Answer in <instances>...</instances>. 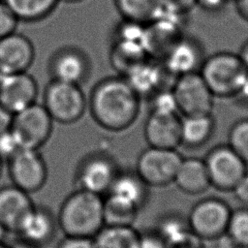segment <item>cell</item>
<instances>
[{
  "label": "cell",
  "mask_w": 248,
  "mask_h": 248,
  "mask_svg": "<svg viewBox=\"0 0 248 248\" xmlns=\"http://www.w3.org/2000/svg\"><path fill=\"white\" fill-rule=\"evenodd\" d=\"M140 98L123 77H110L99 81L90 96L94 120L104 129L120 132L138 118Z\"/></svg>",
  "instance_id": "obj_1"
},
{
  "label": "cell",
  "mask_w": 248,
  "mask_h": 248,
  "mask_svg": "<svg viewBox=\"0 0 248 248\" xmlns=\"http://www.w3.org/2000/svg\"><path fill=\"white\" fill-rule=\"evenodd\" d=\"M104 197L83 189H76L62 202L57 218L65 235L93 238L105 226Z\"/></svg>",
  "instance_id": "obj_2"
},
{
  "label": "cell",
  "mask_w": 248,
  "mask_h": 248,
  "mask_svg": "<svg viewBox=\"0 0 248 248\" xmlns=\"http://www.w3.org/2000/svg\"><path fill=\"white\" fill-rule=\"evenodd\" d=\"M199 73L214 97L233 98L247 70L238 53L219 51L204 58Z\"/></svg>",
  "instance_id": "obj_3"
},
{
  "label": "cell",
  "mask_w": 248,
  "mask_h": 248,
  "mask_svg": "<svg viewBox=\"0 0 248 248\" xmlns=\"http://www.w3.org/2000/svg\"><path fill=\"white\" fill-rule=\"evenodd\" d=\"M43 105L53 121L71 124L82 117L87 101L79 84L52 79L46 87Z\"/></svg>",
  "instance_id": "obj_4"
},
{
  "label": "cell",
  "mask_w": 248,
  "mask_h": 248,
  "mask_svg": "<svg viewBox=\"0 0 248 248\" xmlns=\"http://www.w3.org/2000/svg\"><path fill=\"white\" fill-rule=\"evenodd\" d=\"M232 210L220 198L202 199L190 210L187 218L189 230L201 240L219 239L226 234Z\"/></svg>",
  "instance_id": "obj_5"
},
{
  "label": "cell",
  "mask_w": 248,
  "mask_h": 248,
  "mask_svg": "<svg viewBox=\"0 0 248 248\" xmlns=\"http://www.w3.org/2000/svg\"><path fill=\"white\" fill-rule=\"evenodd\" d=\"M52 124L44 105L35 102L14 114L10 130L20 148L39 149L49 139Z\"/></svg>",
  "instance_id": "obj_6"
},
{
  "label": "cell",
  "mask_w": 248,
  "mask_h": 248,
  "mask_svg": "<svg viewBox=\"0 0 248 248\" xmlns=\"http://www.w3.org/2000/svg\"><path fill=\"white\" fill-rule=\"evenodd\" d=\"M182 159L176 149L148 146L139 155L135 170L148 186L163 187L173 182Z\"/></svg>",
  "instance_id": "obj_7"
},
{
  "label": "cell",
  "mask_w": 248,
  "mask_h": 248,
  "mask_svg": "<svg viewBox=\"0 0 248 248\" xmlns=\"http://www.w3.org/2000/svg\"><path fill=\"white\" fill-rule=\"evenodd\" d=\"M203 161L210 185L223 192H232L248 172V165L228 144L211 148Z\"/></svg>",
  "instance_id": "obj_8"
},
{
  "label": "cell",
  "mask_w": 248,
  "mask_h": 248,
  "mask_svg": "<svg viewBox=\"0 0 248 248\" xmlns=\"http://www.w3.org/2000/svg\"><path fill=\"white\" fill-rule=\"evenodd\" d=\"M119 170L116 161L111 156L99 152L88 154L77 166V188L103 196L109 191Z\"/></svg>",
  "instance_id": "obj_9"
},
{
  "label": "cell",
  "mask_w": 248,
  "mask_h": 248,
  "mask_svg": "<svg viewBox=\"0 0 248 248\" xmlns=\"http://www.w3.org/2000/svg\"><path fill=\"white\" fill-rule=\"evenodd\" d=\"M171 89L183 116L212 113L215 97L199 72L175 78Z\"/></svg>",
  "instance_id": "obj_10"
},
{
  "label": "cell",
  "mask_w": 248,
  "mask_h": 248,
  "mask_svg": "<svg viewBox=\"0 0 248 248\" xmlns=\"http://www.w3.org/2000/svg\"><path fill=\"white\" fill-rule=\"evenodd\" d=\"M12 184L31 194L41 190L47 179V167L39 149L19 148L8 161Z\"/></svg>",
  "instance_id": "obj_11"
},
{
  "label": "cell",
  "mask_w": 248,
  "mask_h": 248,
  "mask_svg": "<svg viewBox=\"0 0 248 248\" xmlns=\"http://www.w3.org/2000/svg\"><path fill=\"white\" fill-rule=\"evenodd\" d=\"M203 48L200 41L183 34L166 52L161 62L174 78L199 72L203 60Z\"/></svg>",
  "instance_id": "obj_12"
},
{
  "label": "cell",
  "mask_w": 248,
  "mask_h": 248,
  "mask_svg": "<svg viewBox=\"0 0 248 248\" xmlns=\"http://www.w3.org/2000/svg\"><path fill=\"white\" fill-rule=\"evenodd\" d=\"M38 85L27 72L0 75V105L13 114L36 102Z\"/></svg>",
  "instance_id": "obj_13"
},
{
  "label": "cell",
  "mask_w": 248,
  "mask_h": 248,
  "mask_svg": "<svg viewBox=\"0 0 248 248\" xmlns=\"http://www.w3.org/2000/svg\"><path fill=\"white\" fill-rule=\"evenodd\" d=\"M123 78L133 90L141 97H150L158 90L169 86V81H174L160 60L146 58L133 67Z\"/></svg>",
  "instance_id": "obj_14"
},
{
  "label": "cell",
  "mask_w": 248,
  "mask_h": 248,
  "mask_svg": "<svg viewBox=\"0 0 248 248\" xmlns=\"http://www.w3.org/2000/svg\"><path fill=\"white\" fill-rule=\"evenodd\" d=\"M32 42L14 32L0 39V75L27 72L34 61Z\"/></svg>",
  "instance_id": "obj_15"
},
{
  "label": "cell",
  "mask_w": 248,
  "mask_h": 248,
  "mask_svg": "<svg viewBox=\"0 0 248 248\" xmlns=\"http://www.w3.org/2000/svg\"><path fill=\"white\" fill-rule=\"evenodd\" d=\"M34 206L29 193L14 184L0 187V222L7 232L17 233Z\"/></svg>",
  "instance_id": "obj_16"
},
{
  "label": "cell",
  "mask_w": 248,
  "mask_h": 248,
  "mask_svg": "<svg viewBox=\"0 0 248 248\" xmlns=\"http://www.w3.org/2000/svg\"><path fill=\"white\" fill-rule=\"evenodd\" d=\"M143 133L148 146L176 149L181 144V118L179 114L150 112Z\"/></svg>",
  "instance_id": "obj_17"
},
{
  "label": "cell",
  "mask_w": 248,
  "mask_h": 248,
  "mask_svg": "<svg viewBox=\"0 0 248 248\" xmlns=\"http://www.w3.org/2000/svg\"><path fill=\"white\" fill-rule=\"evenodd\" d=\"M57 228L56 216L47 207L35 204L16 234L18 237L43 248L52 241Z\"/></svg>",
  "instance_id": "obj_18"
},
{
  "label": "cell",
  "mask_w": 248,
  "mask_h": 248,
  "mask_svg": "<svg viewBox=\"0 0 248 248\" xmlns=\"http://www.w3.org/2000/svg\"><path fill=\"white\" fill-rule=\"evenodd\" d=\"M49 68L53 79L79 84L88 75L89 64L81 51L66 47L54 54Z\"/></svg>",
  "instance_id": "obj_19"
},
{
  "label": "cell",
  "mask_w": 248,
  "mask_h": 248,
  "mask_svg": "<svg viewBox=\"0 0 248 248\" xmlns=\"http://www.w3.org/2000/svg\"><path fill=\"white\" fill-rule=\"evenodd\" d=\"M173 183L181 192L188 195L204 193L211 185L203 159L183 158L175 173Z\"/></svg>",
  "instance_id": "obj_20"
},
{
  "label": "cell",
  "mask_w": 248,
  "mask_h": 248,
  "mask_svg": "<svg viewBox=\"0 0 248 248\" xmlns=\"http://www.w3.org/2000/svg\"><path fill=\"white\" fill-rule=\"evenodd\" d=\"M148 187L136 170H119L108 193L118 196L140 209L148 200Z\"/></svg>",
  "instance_id": "obj_21"
},
{
  "label": "cell",
  "mask_w": 248,
  "mask_h": 248,
  "mask_svg": "<svg viewBox=\"0 0 248 248\" xmlns=\"http://www.w3.org/2000/svg\"><path fill=\"white\" fill-rule=\"evenodd\" d=\"M214 128L211 113L185 115L181 118V144L190 148L201 147L211 139Z\"/></svg>",
  "instance_id": "obj_22"
},
{
  "label": "cell",
  "mask_w": 248,
  "mask_h": 248,
  "mask_svg": "<svg viewBox=\"0 0 248 248\" xmlns=\"http://www.w3.org/2000/svg\"><path fill=\"white\" fill-rule=\"evenodd\" d=\"M140 232L134 226L105 225L93 237L94 248H138Z\"/></svg>",
  "instance_id": "obj_23"
},
{
  "label": "cell",
  "mask_w": 248,
  "mask_h": 248,
  "mask_svg": "<svg viewBox=\"0 0 248 248\" xmlns=\"http://www.w3.org/2000/svg\"><path fill=\"white\" fill-rule=\"evenodd\" d=\"M149 56L142 45L114 40L110 50V62L122 77L133 67Z\"/></svg>",
  "instance_id": "obj_24"
},
{
  "label": "cell",
  "mask_w": 248,
  "mask_h": 248,
  "mask_svg": "<svg viewBox=\"0 0 248 248\" xmlns=\"http://www.w3.org/2000/svg\"><path fill=\"white\" fill-rule=\"evenodd\" d=\"M139 208L130 202L108 193L104 198V223L107 226H133Z\"/></svg>",
  "instance_id": "obj_25"
},
{
  "label": "cell",
  "mask_w": 248,
  "mask_h": 248,
  "mask_svg": "<svg viewBox=\"0 0 248 248\" xmlns=\"http://www.w3.org/2000/svg\"><path fill=\"white\" fill-rule=\"evenodd\" d=\"M123 19L147 24L162 12V0H114Z\"/></svg>",
  "instance_id": "obj_26"
},
{
  "label": "cell",
  "mask_w": 248,
  "mask_h": 248,
  "mask_svg": "<svg viewBox=\"0 0 248 248\" xmlns=\"http://www.w3.org/2000/svg\"><path fill=\"white\" fill-rule=\"evenodd\" d=\"M18 20L38 21L52 13L60 0H2Z\"/></svg>",
  "instance_id": "obj_27"
},
{
  "label": "cell",
  "mask_w": 248,
  "mask_h": 248,
  "mask_svg": "<svg viewBox=\"0 0 248 248\" xmlns=\"http://www.w3.org/2000/svg\"><path fill=\"white\" fill-rule=\"evenodd\" d=\"M233 246H248V207L232 210L226 234Z\"/></svg>",
  "instance_id": "obj_28"
},
{
  "label": "cell",
  "mask_w": 248,
  "mask_h": 248,
  "mask_svg": "<svg viewBox=\"0 0 248 248\" xmlns=\"http://www.w3.org/2000/svg\"><path fill=\"white\" fill-rule=\"evenodd\" d=\"M188 223L176 214L166 215L161 218L158 224V231L155 232L166 243L170 245L189 232Z\"/></svg>",
  "instance_id": "obj_29"
},
{
  "label": "cell",
  "mask_w": 248,
  "mask_h": 248,
  "mask_svg": "<svg viewBox=\"0 0 248 248\" xmlns=\"http://www.w3.org/2000/svg\"><path fill=\"white\" fill-rule=\"evenodd\" d=\"M228 145L248 165V118L239 119L232 125Z\"/></svg>",
  "instance_id": "obj_30"
},
{
  "label": "cell",
  "mask_w": 248,
  "mask_h": 248,
  "mask_svg": "<svg viewBox=\"0 0 248 248\" xmlns=\"http://www.w3.org/2000/svg\"><path fill=\"white\" fill-rule=\"evenodd\" d=\"M150 112L163 114H179L171 87L158 90L149 97Z\"/></svg>",
  "instance_id": "obj_31"
},
{
  "label": "cell",
  "mask_w": 248,
  "mask_h": 248,
  "mask_svg": "<svg viewBox=\"0 0 248 248\" xmlns=\"http://www.w3.org/2000/svg\"><path fill=\"white\" fill-rule=\"evenodd\" d=\"M18 18L11 9L1 0L0 1V39L16 32Z\"/></svg>",
  "instance_id": "obj_32"
},
{
  "label": "cell",
  "mask_w": 248,
  "mask_h": 248,
  "mask_svg": "<svg viewBox=\"0 0 248 248\" xmlns=\"http://www.w3.org/2000/svg\"><path fill=\"white\" fill-rule=\"evenodd\" d=\"M19 145L11 130L0 134V158L8 161L19 149Z\"/></svg>",
  "instance_id": "obj_33"
},
{
  "label": "cell",
  "mask_w": 248,
  "mask_h": 248,
  "mask_svg": "<svg viewBox=\"0 0 248 248\" xmlns=\"http://www.w3.org/2000/svg\"><path fill=\"white\" fill-rule=\"evenodd\" d=\"M163 9L186 15L197 6V0H162Z\"/></svg>",
  "instance_id": "obj_34"
},
{
  "label": "cell",
  "mask_w": 248,
  "mask_h": 248,
  "mask_svg": "<svg viewBox=\"0 0 248 248\" xmlns=\"http://www.w3.org/2000/svg\"><path fill=\"white\" fill-rule=\"evenodd\" d=\"M55 248H94L93 238L65 235Z\"/></svg>",
  "instance_id": "obj_35"
},
{
  "label": "cell",
  "mask_w": 248,
  "mask_h": 248,
  "mask_svg": "<svg viewBox=\"0 0 248 248\" xmlns=\"http://www.w3.org/2000/svg\"><path fill=\"white\" fill-rule=\"evenodd\" d=\"M138 248H168V245L156 232H146L140 233Z\"/></svg>",
  "instance_id": "obj_36"
},
{
  "label": "cell",
  "mask_w": 248,
  "mask_h": 248,
  "mask_svg": "<svg viewBox=\"0 0 248 248\" xmlns=\"http://www.w3.org/2000/svg\"><path fill=\"white\" fill-rule=\"evenodd\" d=\"M232 192L239 202L248 207V172L238 181Z\"/></svg>",
  "instance_id": "obj_37"
},
{
  "label": "cell",
  "mask_w": 248,
  "mask_h": 248,
  "mask_svg": "<svg viewBox=\"0 0 248 248\" xmlns=\"http://www.w3.org/2000/svg\"><path fill=\"white\" fill-rule=\"evenodd\" d=\"M228 0H197V6L208 13H216L221 11Z\"/></svg>",
  "instance_id": "obj_38"
},
{
  "label": "cell",
  "mask_w": 248,
  "mask_h": 248,
  "mask_svg": "<svg viewBox=\"0 0 248 248\" xmlns=\"http://www.w3.org/2000/svg\"><path fill=\"white\" fill-rule=\"evenodd\" d=\"M14 114L0 105V134L9 131L12 126Z\"/></svg>",
  "instance_id": "obj_39"
},
{
  "label": "cell",
  "mask_w": 248,
  "mask_h": 248,
  "mask_svg": "<svg viewBox=\"0 0 248 248\" xmlns=\"http://www.w3.org/2000/svg\"><path fill=\"white\" fill-rule=\"evenodd\" d=\"M233 98H235L241 104L248 105V71Z\"/></svg>",
  "instance_id": "obj_40"
},
{
  "label": "cell",
  "mask_w": 248,
  "mask_h": 248,
  "mask_svg": "<svg viewBox=\"0 0 248 248\" xmlns=\"http://www.w3.org/2000/svg\"><path fill=\"white\" fill-rule=\"evenodd\" d=\"M234 6L239 16L248 22V0H234Z\"/></svg>",
  "instance_id": "obj_41"
},
{
  "label": "cell",
  "mask_w": 248,
  "mask_h": 248,
  "mask_svg": "<svg viewBox=\"0 0 248 248\" xmlns=\"http://www.w3.org/2000/svg\"><path fill=\"white\" fill-rule=\"evenodd\" d=\"M11 248H42L40 246H37L35 244H32L20 237H17V239L14 240L11 244H9Z\"/></svg>",
  "instance_id": "obj_42"
},
{
  "label": "cell",
  "mask_w": 248,
  "mask_h": 248,
  "mask_svg": "<svg viewBox=\"0 0 248 248\" xmlns=\"http://www.w3.org/2000/svg\"><path fill=\"white\" fill-rule=\"evenodd\" d=\"M238 55H239L242 63L244 64L246 70L248 71V40L243 44Z\"/></svg>",
  "instance_id": "obj_43"
},
{
  "label": "cell",
  "mask_w": 248,
  "mask_h": 248,
  "mask_svg": "<svg viewBox=\"0 0 248 248\" xmlns=\"http://www.w3.org/2000/svg\"><path fill=\"white\" fill-rule=\"evenodd\" d=\"M7 232H8L7 230L5 229V227H4V226L1 224V222H0V242H3L4 237H5V235H6Z\"/></svg>",
  "instance_id": "obj_44"
},
{
  "label": "cell",
  "mask_w": 248,
  "mask_h": 248,
  "mask_svg": "<svg viewBox=\"0 0 248 248\" xmlns=\"http://www.w3.org/2000/svg\"><path fill=\"white\" fill-rule=\"evenodd\" d=\"M60 1H63V2H67V3H76V2H79V1H82V0H60Z\"/></svg>",
  "instance_id": "obj_45"
},
{
  "label": "cell",
  "mask_w": 248,
  "mask_h": 248,
  "mask_svg": "<svg viewBox=\"0 0 248 248\" xmlns=\"http://www.w3.org/2000/svg\"><path fill=\"white\" fill-rule=\"evenodd\" d=\"M0 248H11L9 244H5L4 242H0Z\"/></svg>",
  "instance_id": "obj_46"
},
{
  "label": "cell",
  "mask_w": 248,
  "mask_h": 248,
  "mask_svg": "<svg viewBox=\"0 0 248 248\" xmlns=\"http://www.w3.org/2000/svg\"><path fill=\"white\" fill-rule=\"evenodd\" d=\"M2 159L0 158V177H1V174H2V169H3V165H2Z\"/></svg>",
  "instance_id": "obj_47"
},
{
  "label": "cell",
  "mask_w": 248,
  "mask_h": 248,
  "mask_svg": "<svg viewBox=\"0 0 248 248\" xmlns=\"http://www.w3.org/2000/svg\"><path fill=\"white\" fill-rule=\"evenodd\" d=\"M232 248H248V246H233Z\"/></svg>",
  "instance_id": "obj_48"
},
{
  "label": "cell",
  "mask_w": 248,
  "mask_h": 248,
  "mask_svg": "<svg viewBox=\"0 0 248 248\" xmlns=\"http://www.w3.org/2000/svg\"><path fill=\"white\" fill-rule=\"evenodd\" d=\"M0 1H1V0H0Z\"/></svg>",
  "instance_id": "obj_49"
}]
</instances>
